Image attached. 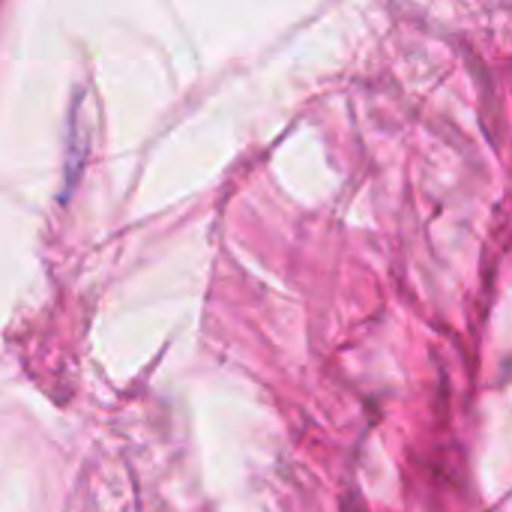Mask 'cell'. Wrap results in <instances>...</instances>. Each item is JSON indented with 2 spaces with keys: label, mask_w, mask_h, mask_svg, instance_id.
Wrapping results in <instances>:
<instances>
[]
</instances>
